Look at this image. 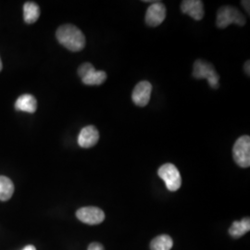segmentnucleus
<instances>
[{
    "mask_svg": "<svg viewBox=\"0 0 250 250\" xmlns=\"http://www.w3.org/2000/svg\"><path fill=\"white\" fill-rule=\"evenodd\" d=\"M56 36L60 44L72 52H78L85 46V36L78 27L64 24L57 30Z\"/></svg>",
    "mask_w": 250,
    "mask_h": 250,
    "instance_id": "obj_1",
    "label": "nucleus"
},
{
    "mask_svg": "<svg viewBox=\"0 0 250 250\" xmlns=\"http://www.w3.org/2000/svg\"><path fill=\"white\" fill-rule=\"evenodd\" d=\"M232 23H235L239 26L246 24V18L239 9L232 6H224L218 10L216 25L218 28L224 29Z\"/></svg>",
    "mask_w": 250,
    "mask_h": 250,
    "instance_id": "obj_2",
    "label": "nucleus"
},
{
    "mask_svg": "<svg viewBox=\"0 0 250 250\" xmlns=\"http://www.w3.org/2000/svg\"><path fill=\"white\" fill-rule=\"evenodd\" d=\"M193 77L196 79H206L208 82L210 87L217 89L219 88L220 76L215 71L211 63L207 62L202 60H197L194 63Z\"/></svg>",
    "mask_w": 250,
    "mask_h": 250,
    "instance_id": "obj_3",
    "label": "nucleus"
},
{
    "mask_svg": "<svg viewBox=\"0 0 250 250\" xmlns=\"http://www.w3.org/2000/svg\"><path fill=\"white\" fill-rule=\"evenodd\" d=\"M232 157L235 163L241 168L250 166V138L249 135L239 137L232 147Z\"/></svg>",
    "mask_w": 250,
    "mask_h": 250,
    "instance_id": "obj_4",
    "label": "nucleus"
},
{
    "mask_svg": "<svg viewBox=\"0 0 250 250\" xmlns=\"http://www.w3.org/2000/svg\"><path fill=\"white\" fill-rule=\"evenodd\" d=\"M158 175L164 181L166 188L169 191L175 192L182 186V177L180 171L176 166L171 163H166L162 165L158 170Z\"/></svg>",
    "mask_w": 250,
    "mask_h": 250,
    "instance_id": "obj_5",
    "label": "nucleus"
},
{
    "mask_svg": "<svg viewBox=\"0 0 250 250\" xmlns=\"http://www.w3.org/2000/svg\"><path fill=\"white\" fill-rule=\"evenodd\" d=\"M76 217L83 224L97 225L105 220V213L97 207H84L76 211Z\"/></svg>",
    "mask_w": 250,
    "mask_h": 250,
    "instance_id": "obj_6",
    "label": "nucleus"
},
{
    "mask_svg": "<svg viewBox=\"0 0 250 250\" xmlns=\"http://www.w3.org/2000/svg\"><path fill=\"white\" fill-rule=\"evenodd\" d=\"M166 18V7L160 1L152 3L146 13V23L150 27L161 25Z\"/></svg>",
    "mask_w": 250,
    "mask_h": 250,
    "instance_id": "obj_7",
    "label": "nucleus"
},
{
    "mask_svg": "<svg viewBox=\"0 0 250 250\" xmlns=\"http://www.w3.org/2000/svg\"><path fill=\"white\" fill-rule=\"evenodd\" d=\"M152 84L147 81H142L134 86L132 93L133 102L138 107H146L151 97Z\"/></svg>",
    "mask_w": 250,
    "mask_h": 250,
    "instance_id": "obj_8",
    "label": "nucleus"
},
{
    "mask_svg": "<svg viewBox=\"0 0 250 250\" xmlns=\"http://www.w3.org/2000/svg\"><path fill=\"white\" fill-rule=\"evenodd\" d=\"M99 140V130L93 125H88L81 130L78 136V145L81 147L89 148L97 145Z\"/></svg>",
    "mask_w": 250,
    "mask_h": 250,
    "instance_id": "obj_9",
    "label": "nucleus"
},
{
    "mask_svg": "<svg viewBox=\"0 0 250 250\" xmlns=\"http://www.w3.org/2000/svg\"><path fill=\"white\" fill-rule=\"evenodd\" d=\"M181 10L191 18L200 21L204 17V3L200 0H184L181 3Z\"/></svg>",
    "mask_w": 250,
    "mask_h": 250,
    "instance_id": "obj_10",
    "label": "nucleus"
},
{
    "mask_svg": "<svg viewBox=\"0 0 250 250\" xmlns=\"http://www.w3.org/2000/svg\"><path fill=\"white\" fill-rule=\"evenodd\" d=\"M15 108L17 110L28 113H34L37 108V101L34 96L30 94H24L17 99L15 103Z\"/></svg>",
    "mask_w": 250,
    "mask_h": 250,
    "instance_id": "obj_11",
    "label": "nucleus"
},
{
    "mask_svg": "<svg viewBox=\"0 0 250 250\" xmlns=\"http://www.w3.org/2000/svg\"><path fill=\"white\" fill-rule=\"evenodd\" d=\"M107 80V73L104 71H97L96 69L87 73L82 82L85 85H101Z\"/></svg>",
    "mask_w": 250,
    "mask_h": 250,
    "instance_id": "obj_12",
    "label": "nucleus"
},
{
    "mask_svg": "<svg viewBox=\"0 0 250 250\" xmlns=\"http://www.w3.org/2000/svg\"><path fill=\"white\" fill-rule=\"evenodd\" d=\"M40 16V8L35 2H26L23 6V18L26 23H34Z\"/></svg>",
    "mask_w": 250,
    "mask_h": 250,
    "instance_id": "obj_13",
    "label": "nucleus"
},
{
    "mask_svg": "<svg viewBox=\"0 0 250 250\" xmlns=\"http://www.w3.org/2000/svg\"><path fill=\"white\" fill-rule=\"evenodd\" d=\"M250 218H245L240 222H233L232 226L230 227L229 232L233 238H239L243 236L246 232H250Z\"/></svg>",
    "mask_w": 250,
    "mask_h": 250,
    "instance_id": "obj_14",
    "label": "nucleus"
},
{
    "mask_svg": "<svg viewBox=\"0 0 250 250\" xmlns=\"http://www.w3.org/2000/svg\"><path fill=\"white\" fill-rule=\"evenodd\" d=\"M14 193V185L10 179L0 175V200L7 201Z\"/></svg>",
    "mask_w": 250,
    "mask_h": 250,
    "instance_id": "obj_15",
    "label": "nucleus"
},
{
    "mask_svg": "<svg viewBox=\"0 0 250 250\" xmlns=\"http://www.w3.org/2000/svg\"><path fill=\"white\" fill-rule=\"evenodd\" d=\"M173 246V241L168 234H161L154 238L150 243L151 250H170Z\"/></svg>",
    "mask_w": 250,
    "mask_h": 250,
    "instance_id": "obj_16",
    "label": "nucleus"
},
{
    "mask_svg": "<svg viewBox=\"0 0 250 250\" xmlns=\"http://www.w3.org/2000/svg\"><path fill=\"white\" fill-rule=\"evenodd\" d=\"M93 70H95V67L91 63H83V64L81 65L79 69H78V74H79L81 78H83L87 73H89Z\"/></svg>",
    "mask_w": 250,
    "mask_h": 250,
    "instance_id": "obj_17",
    "label": "nucleus"
},
{
    "mask_svg": "<svg viewBox=\"0 0 250 250\" xmlns=\"http://www.w3.org/2000/svg\"><path fill=\"white\" fill-rule=\"evenodd\" d=\"M87 250H105L104 247L98 242H94V243H91L88 247Z\"/></svg>",
    "mask_w": 250,
    "mask_h": 250,
    "instance_id": "obj_18",
    "label": "nucleus"
},
{
    "mask_svg": "<svg viewBox=\"0 0 250 250\" xmlns=\"http://www.w3.org/2000/svg\"><path fill=\"white\" fill-rule=\"evenodd\" d=\"M243 7L248 11V14H250V1H242Z\"/></svg>",
    "mask_w": 250,
    "mask_h": 250,
    "instance_id": "obj_19",
    "label": "nucleus"
},
{
    "mask_svg": "<svg viewBox=\"0 0 250 250\" xmlns=\"http://www.w3.org/2000/svg\"><path fill=\"white\" fill-rule=\"evenodd\" d=\"M250 61H248L247 62L245 63V72H246V73H247L248 75H250Z\"/></svg>",
    "mask_w": 250,
    "mask_h": 250,
    "instance_id": "obj_20",
    "label": "nucleus"
},
{
    "mask_svg": "<svg viewBox=\"0 0 250 250\" xmlns=\"http://www.w3.org/2000/svg\"><path fill=\"white\" fill-rule=\"evenodd\" d=\"M22 250H36V247H34L32 245H29V246H26Z\"/></svg>",
    "mask_w": 250,
    "mask_h": 250,
    "instance_id": "obj_21",
    "label": "nucleus"
},
{
    "mask_svg": "<svg viewBox=\"0 0 250 250\" xmlns=\"http://www.w3.org/2000/svg\"><path fill=\"white\" fill-rule=\"evenodd\" d=\"M2 71V62H1V59H0V72Z\"/></svg>",
    "mask_w": 250,
    "mask_h": 250,
    "instance_id": "obj_22",
    "label": "nucleus"
}]
</instances>
